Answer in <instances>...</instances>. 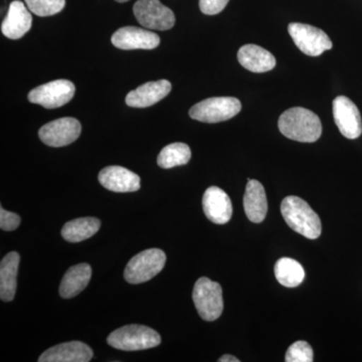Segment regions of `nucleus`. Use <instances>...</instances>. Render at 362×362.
Wrapping results in <instances>:
<instances>
[{
    "mask_svg": "<svg viewBox=\"0 0 362 362\" xmlns=\"http://www.w3.org/2000/svg\"><path fill=\"white\" fill-rule=\"evenodd\" d=\"M278 127L285 137L298 142H315L322 134L319 117L301 107L285 111L279 118Z\"/></svg>",
    "mask_w": 362,
    "mask_h": 362,
    "instance_id": "nucleus-1",
    "label": "nucleus"
},
{
    "mask_svg": "<svg viewBox=\"0 0 362 362\" xmlns=\"http://www.w3.org/2000/svg\"><path fill=\"white\" fill-rule=\"evenodd\" d=\"M281 213L287 225L295 232L310 240L320 237L322 232L320 218L303 199L293 195L286 197L281 204Z\"/></svg>",
    "mask_w": 362,
    "mask_h": 362,
    "instance_id": "nucleus-2",
    "label": "nucleus"
},
{
    "mask_svg": "<svg viewBox=\"0 0 362 362\" xmlns=\"http://www.w3.org/2000/svg\"><path fill=\"white\" fill-rule=\"evenodd\" d=\"M107 342L116 349L137 351L158 346L161 337L157 331L148 326L132 324L113 331L107 338Z\"/></svg>",
    "mask_w": 362,
    "mask_h": 362,
    "instance_id": "nucleus-3",
    "label": "nucleus"
},
{
    "mask_svg": "<svg viewBox=\"0 0 362 362\" xmlns=\"http://www.w3.org/2000/svg\"><path fill=\"white\" fill-rule=\"evenodd\" d=\"M242 110L240 100L233 97H214L195 104L189 110L190 118L204 123L230 120Z\"/></svg>",
    "mask_w": 362,
    "mask_h": 362,
    "instance_id": "nucleus-4",
    "label": "nucleus"
},
{
    "mask_svg": "<svg viewBox=\"0 0 362 362\" xmlns=\"http://www.w3.org/2000/svg\"><path fill=\"white\" fill-rule=\"evenodd\" d=\"M166 255L162 250H145L130 259L124 277L130 284H141L158 275L165 266Z\"/></svg>",
    "mask_w": 362,
    "mask_h": 362,
    "instance_id": "nucleus-5",
    "label": "nucleus"
},
{
    "mask_svg": "<svg viewBox=\"0 0 362 362\" xmlns=\"http://www.w3.org/2000/svg\"><path fill=\"white\" fill-rule=\"evenodd\" d=\"M192 300L199 316L206 321L220 318L223 310V289L218 283L202 277L195 283Z\"/></svg>",
    "mask_w": 362,
    "mask_h": 362,
    "instance_id": "nucleus-6",
    "label": "nucleus"
},
{
    "mask_svg": "<svg viewBox=\"0 0 362 362\" xmlns=\"http://www.w3.org/2000/svg\"><path fill=\"white\" fill-rule=\"evenodd\" d=\"M288 32L298 49L307 56L318 57L332 49L330 37L315 26L293 23L288 25Z\"/></svg>",
    "mask_w": 362,
    "mask_h": 362,
    "instance_id": "nucleus-7",
    "label": "nucleus"
},
{
    "mask_svg": "<svg viewBox=\"0 0 362 362\" xmlns=\"http://www.w3.org/2000/svg\"><path fill=\"white\" fill-rule=\"evenodd\" d=\"M138 23L149 30H168L175 25V16L159 0H138L133 6Z\"/></svg>",
    "mask_w": 362,
    "mask_h": 362,
    "instance_id": "nucleus-8",
    "label": "nucleus"
},
{
    "mask_svg": "<svg viewBox=\"0 0 362 362\" xmlns=\"http://www.w3.org/2000/svg\"><path fill=\"white\" fill-rule=\"evenodd\" d=\"M75 93V85L71 81H52L30 90L28 101L47 109H56L68 104Z\"/></svg>",
    "mask_w": 362,
    "mask_h": 362,
    "instance_id": "nucleus-9",
    "label": "nucleus"
},
{
    "mask_svg": "<svg viewBox=\"0 0 362 362\" xmlns=\"http://www.w3.org/2000/svg\"><path fill=\"white\" fill-rule=\"evenodd\" d=\"M82 126L71 117L57 119L45 124L39 131L40 139L51 147H64L71 144L80 137Z\"/></svg>",
    "mask_w": 362,
    "mask_h": 362,
    "instance_id": "nucleus-10",
    "label": "nucleus"
},
{
    "mask_svg": "<svg viewBox=\"0 0 362 362\" xmlns=\"http://www.w3.org/2000/svg\"><path fill=\"white\" fill-rule=\"evenodd\" d=\"M333 117L340 133L347 139H356L362 133L361 112L356 105L345 96L333 101Z\"/></svg>",
    "mask_w": 362,
    "mask_h": 362,
    "instance_id": "nucleus-11",
    "label": "nucleus"
},
{
    "mask_svg": "<svg viewBox=\"0 0 362 362\" xmlns=\"http://www.w3.org/2000/svg\"><path fill=\"white\" fill-rule=\"evenodd\" d=\"M112 44L117 49H153L160 44V37L156 33L135 26H124L119 28L111 37Z\"/></svg>",
    "mask_w": 362,
    "mask_h": 362,
    "instance_id": "nucleus-12",
    "label": "nucleus"
},
{
    "mask_svg": "<svg viewBox=\"0 0 362 362\" xmlns=\"http://www.w3.org/2000/svg\"><path fill=\"white\" fill-rule=\"evenodd\" d=\"M202 206L209 221L218 225H225L233 216V206L230 197L218 187L207 188L202 197Z\"/></svg>",
    "mask_w": 362,
    "mask_h": 362,
    "instance_id": "nucleus-13",
    "label": "nucleus"
},
{
    "mask_svg": "<svg viewBox=\"0 0 362 362\" xmlns=\"http://www.w3.org/2000/svg\"><path fill=\"white\" fill-rule=\"evenodd\" d=\"M99 181L106 189L114 192H133L140 188V177L122 166H108L100 171Z\"/></svg>",
    "mask_w": 362,
    "mask_h": 362,
    "instance_id": "nucleus-14",
    "label": "nucleus"
},
{
    "mask_svg": "<svg viewBox=\"0 0 362 362\" xmlns=\"http://www.w3.org/2000/svg\"><path fill=\"white\" fill-rule=\"evenodd\" d=\"M170 90V82L166 80L145 83L137 89L128 93L126 104L133 108H147L164 99Z\"/></svg>",
    "mask_w": 362,
    "mask_h": 362,
    "instance_id": "nucleus-15",
    "label": "nucleus"
},
{
    "mask_svg": "<svg viewBox=\"0 0 362 362\" xmlns=\"http://www.w3.org/2000/svg\"><path fill=\"white\" fill-rule=\"evenodd\" d=\"M25 4L16 0L9 6L8 13L2 21L1 32L11 40L23 37L32 28L33 16Z\"/></svg>",
    "mask_w": 362,
    "mask_h": 362,
    "instance_id": "nucleus-16",
    "label": "nucleus"
},
{
    "mask_svg": "<svg viewBox=\"0 0 362 362\" xmlns=\"http://www.w3.org/2000/svg\"><path fill=\"white\" fill-rule=\"evenodd\" d=\"M93 354L92 349L84 342H65L45 350L39 362H88Z\"/></svg>",
    "mask_w": 362,
    "mask_h": 362,
    "instance_id": "nucleus-17",
    "label": "nucleus"
},
{
    "mask_svg": "<svg viewBox=\"0 0 362 362\" xmlns=\"http://www.w3.org/2000/svg\"><path fill=\"white\" fill-rule=\"evenodd\" d=\"M244 209L247 218L252 223H262L268 213V201L265 188L258 180L249 178L244 197Z\"/></svg>",
    "mask_w": 362,
    "mask_h": 362,
    "instance_id": "nucleus-18",
    "label": "nucleus"
},
{
    "mask_svg": "<svg viewBox=\"0 0 362 362\" xmlns=\"http://www.w3.org/2000/svg\"><path fill=\"white\" fill-rule=\"evenodd\" d=\"M240 65L252 73H266L273 70L276 59L270 52L257 45H246L238 52Z\"/></svg>",
    "mask_w": 362,
    "mask_h": 362,
    "instance_id": "nucleus-19",
    "label": "nucleus"
},
{
    "mask_svg": "<svg viewBox=\"0 0 362 362\" xmlns=\"http://www.w3.org/2000/svg\"><path fill=\"white\" fill-rule=\"evenodd\" d=\"M20 262V255L16 252H8L1 259V263H0V298L2 301H13L16 296Z\"/></svg>",
    "mask_w": 362,
    "mask_h": 362,
    "instance_id": "nucleus-20",
    "label": "nucleus"
},
{
    "mask_svg": "<svg viewBox=\"0 0 362 362\" xmlns=\"http://www.w3.org/2000/svg\"><path fill=\"white\" fill-rule=\"evenodd\" d=\"M92 268L89 264L82 263L71 267L59 285V295L64 299H71L80 294L89 284Z\"/></svg>",
    "mask_w": 362,
    "mask_h": 362,
    "instance_id": "nucleus-21",
    "label": "nucleus"
},
{
    "mask_svg": "<svg viewBox=\"0 0 362 362\" xmlns=\"http://www.w3.org/2000/svg\"><path fill=\"white\" fill-rule=\"evenodd\" d=\"M101 221L96 218H81L68 221L62 230V235L69 243H80L96 235Z\"/></svg>",
    "mask_w": 362,
    "mask_h": 362,
    "instance_id": "nucleus-22",
    "label": "nucleus"
},
{
    "mask_svg": "<svg viewBox=\"0 0 362 362\" xmlns=\"http://www.w3.org/2000/svg\"><path fill=\"white\" fill-rule=\"evenodd\" d=\"M276 279L281 285L288 288L297 287L304 281L305 271L303 267L296 259L282 258L276 263Z\"/></svg>",
    "mask_w": 362,
    "mask_h": 362,
    "instance_id": "nucleus-23",
    "label": "nucleus"
},
{
    "mask_svg": "<svg viewBox=\"0 0 362 362\" xmlns=\"http://www.w3.org/2000/svg\"><path fill=\"white\" fill-rule=\"evenodd\" d=\"M192 158V150L185 143L176 142L164 147L157 157L161 168L169 169L185 165Z\"/></svg>",
    "mask_w": 362,
    "mask_h": 362,
    "instance_id": "nucleus-24",
    "label": "nucleus"
},
{
    "mask_svg": "<svg viewBox=\"0 0 362 362\" xmlns=\"http://www.w3.org/2000/svg\"><path fill=\"white\" fill-rule=\"evenodd\" d=\"M25 1L28 9L40 18L61 13L66 6V0H25Z\"/></svg>",
    "mask_w": 362,
    "mask_h": 362,
    "instance_id": "nucleus-25",
    "label": "nucleus"
},
{
    "mask_svg": "<svg viewBox=\"0 0 362 362\" xmlns=\"http://www.w3.org/2000/svg\"><path fill=\"white\" fill-rule=\"evenodd\" d=\"M285 361L287 362H312L313 349L308 342L297 341L293 343L287 350Z\"/></svg>",
    "mask_w": 362,
    "mask_h": 362,
    "instance_id": "nucleus-26",
    "label": "nucleus"
},
{
    "mask_svg": "<svg viewBox=\"0 0 362 362\" xmlns=\"http://www.w3.org/2000/svg\"><path fill=\"white\" fill-rule=\"evenodd\" d=\"M21 225V216L11 211H7L4 207L0 209V228L1 230L11 232L16 230Z\"/></svg>",
    "mask_w": 362,
    "mask_h": 362,
    "instance_id": "nucleus-27",
    "label": "nucleus"
},
{
    "mask_svg": "<svg viewBox=\"0 0 362 362\" xmlns=\"http://www.w3.org/2000/svg\"><path fill=\"white\" fill-rule=\"evenodd\" d=\"M230 0H199V8L206 16H216L226 8Z\"/></svg>",
    "mask_w": 362,
    "mask_h": 362,
    "instance_id": "nucleus-28",
    "label": "nucleus"
},
{
    "mask_svg": "<svg viewBox=\"0 0 362 362\" xmlns=\"http://www.w3.org/2000/svg\"><path fill=\"white\" fill-rule=\"evenodd\" d=\"M220 362H240V359L237 358V357L233 356H228V354H226V356H223L218 359Z\"/></svg>",
    "mask_w": 362,
    "mask_h": 362,
    "instance_id": "nucleus-29",
    "label": "nucleus"
},
{
    "mask_svg": "<svg viewBox=\"0 0 362 362\" xmlns=\"http://www.w3.org/2000/svg\"><path fill=\"white\" fill-rule=\"evenodd\" d=\"M115 1L119 2V4H123V2H127L129 0H115Z\"/></svg>",
    "mask_w": 362,
    "mask_h": 362,
    "instance_id": "nucleus-30",
    "label": "nucleus"
}]
</instances>
